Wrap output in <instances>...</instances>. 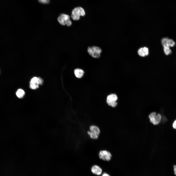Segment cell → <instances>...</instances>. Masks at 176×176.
I'll return each instance as SVG.
<instances>
[{"label": "cell", "mask_w": 176, "mask_h": 176, "mask_svg": "<svg viewBox=\"0 0 176 176\" xmlns=\"http://www.w3.org/2000/svg\"><path fill=\"white\" fill-rule=\"evenodd\" d=\"M85 14L84 9L81 7H78L74 8L72 11L71 17L75 21H77L80 19V16H84Z\"/></svg>", "instance_id": "1"}, {"label": "cell", "mask_w": 176, "mask_h": 176, "mask_svg": "<svg viewBox=\"0 0 176 176\" xmlns=\"http://www.w3.org/2000/svg\"><path fill=\"white\" fill-rule=\"evenodd\" d=\"M57 20L59 23L62 25H66L69 27L72 24V22L70 19L69 16L66 14H61L58 17Z\"/></svg>", "instance_id": "2"}, {"label": "cell", "mask_w": 176, "mask_h": 176, "mask_svg": "<svg viewBox=\"0 0 176 176\" xmlns=\"http://www.w3.org/2000/svg\"><path fill=\"white\" fill-rule=\"evenodd\" d=\"M150 122L154 125H157L160 122L162 118L161 115L159 113H156L155 112L151 113L149 115Z\"/></svg>", "instance_id": "3"}, {"label": "cell", "mask_w": 176, "mask_h": 176, "mask_svg": "<svg viewBox=\"0 0 176 176\" xmlns=\"http://www.w3.org/2000/svg\"><path fill=\"white\" fill-rule=\"evenodd\" d=\"M118 99L117 96L116 94H112L107 96L106 102L109 105L115 107L117 105L118 103L116 101Z\"/></svg>", "instance_id": "4"}, {"label": "cell", "mask_w": 176, "mask_h": 176, "mask_svg": "<svg viewBox=\"0 0 176 176\" xmlns=\"http://www.w3.org/2000/svg\"><path fill=\"white\" fill-rule=\"evenodd\" d=\"M99 156L100 159L105 161H109L111 159L112 155L109 151L106 150H102L99 151Z\"/></svg>", "instance_id": "5"}, {"label": "cell", "mask_w": 176, "mask_h": 176, "mask_svg": "<svg viewBox=\"0 0 176 176\" xmlns=\"http://www.w3.org/2000/svg\"><path fill=\"white\" fill-rule=\"evenodd\" d=\"M91 170L93 174L97 175H100L102 172L101 168L99 166L96 165H93L91 168Z\"/></svg>", "instance_id": "6"}, {"label": "cell", "mask_w": 176, "mask_h": 176, "mask_svg": "<svg viewBox=\"0 0 176 176\" xmlns=\"http://www.w3.org/2000/svg\"><path fill=\"white\" fill-rule=\"evenodd\" d=\"M138 53L140 56L144 57L146 56L149 54L148 49L146 47L141 48L138 50Z\"/></svg>", "instance_id": "7"}, {"label": "cell", "mask_w": 176, "mask_h": 176, "mask_svg": "<svg viewBox=\"0 0 176 176\" xmlns=\"http://www.w3.org/2000/svg\"><path fill=\"white\" fill-rule=\"evenodd\" d=\"M89 131L93 133L99 135L100 132L99 128L98 126L94 125H92L89 127Z\"/></svg>", "instance_id": "8"}, {"label": "cell", "mask_w": 176, "mask_h": 176, "mask_svg": "<svg viewBox=\"0 0 176 176\" xmlns=\"http://www.w3.org/2000/svg\"><path fill=\"white\" fill-rule=\"evenodd\" d=\"M75 75L77 78H80L83 76L84 72L82 69L79 68L75 69L74 71Z\"/></svg>", "instance_id": "9"}, {"label": "cell", "mask_w": 176, "mask_h": 176, "mask_svg": "<svg viewBox=\"0 0 176 176\" xmlns=\"http://www.w3.org/2000/svg\"><path fill=\"white\" fill-rule=\"evenodd\" d=\"M169 39L167 37H165L163 38L162 39L161 43L164 48L169 47L168 44Z\"/></svg>", "instance_id": "10"}, {"label": "cell", "mask_w": 176, "mask_h": 176, "mask_svg": "<svg viewBox=\"0 0 176 176\" xmlns=\"http://www.w3.org/2000/svg\"><path fill=\"white\" fill-rule=\"evenodd\" d=\"M25 94L24 91L22 89H18L16 92L17 96L19 98H23Z\"/></svg>", "instance_id": "11"}, {"label": "cell", "mask_w": 176, "mask_h": 176, "mask_svg": "<svg viewBox=\"0 0 176 176\" xmlns=\"http://www.w3.org/2000/svg\"><path fill=\"white\" fill-rule=\"evenodd\" d=\"M87 133L91 139L96 140L98 139L99 135L95 134L90 131H88L87 132Z\"/></svg>", "instance_id": "12"}, {"label": "cell", "mask_w": 176, "mask_h": 176, "mask_svg": "<svg viewBox=\"0 0 176 176\" xmlns=\"http://www.w3.org/2000/svg\"><path fill=\"white\" fill-rule=\"evenodd\" d=\"M93 51L100 54L102 52L101 49L99 47L96 46H93L91 47Z\"/></svg>", "instance_id": "13"}, {"label": "cell", "mask_w": 176, "mask_h": 176, "mask_svg": "<svg viewBox=\"0 0 176 176\" xmlns=\"http://www.w3.org/2000/svg\"><path fill=\"white\" fill-rule=\"evenodd\" d=\"M164 51L165 54L166 55H168L172 53V51L169 47L164 48Z\"/></svg>", "instance_id": "14"}, {"label": "cell", "mask_w": 176, "mask_h": 176, "mask_svg": "<svg viewBox=\"0 0 176 176\" xmlns=\"http://www.w3.org/2000/svg\"><path fill=\"white\" fill-rule=\"evenodd\" d=\"M91 56L93 58H99L100 57V54L93 51Z\"/></svg>", "instance_id": "15"}, {"label": "cell", "mask_w": 176, "mask_h": 176, "mask_svg": "<svg viewBox=\"0 0 176 176\" xmlns=\"http://www.w3.org/2000/svg\"><path fill=\"white\" fill-rule=\"evenodd\" d=\"M175 43L172 39H169L168 44L169 47H172L175 45Z\"/></svg>", "instance_id": "16"}, {"label": "cell", "mask_w": 176, "mask_h": 176, "mask_svg": "<svg viewBox=\"0 0 176 176\" xmlns=\"http://www.w3.org/2000/svg\"><path fill=\"white\" fill-rule=\"evenodd\" d=\"M30 87L33 89H35L39 87V85L37 84L30 83Z\"/></svg>", "instance_id": "17"}, {"label": "cell", "mask_w": 176, "mask_h": 176, "mask_svg": "<svg viewBox=\"0 0 176 176\" xmlns=\"http://www.w3.org/2000/svg\"><path fill=\"white\" fill-rule=\"evenodd\" d=\"M38 1L41 3L47 4L49 3L50 0H38Z\"/></svg>", "instance_id": "18"}, {"label": "cell", "mask_w": 176, "mask_h": 176, "mask_svg": "<svg viewBox=\"0 0 176 176\" xmlns=\"http://www.w3.org/2000/svg\"><path fill=\"white\" fill-rule=\"evenodd\" d=\"M87 51L89 54L90 55H91L93 52V50L91 47H89L87 49Z\"/></svg>", "instance_id": "19"}, {"label": "cell", "mask_w": 176, "mask_h": 176, "mask_svg": "<svg viewBox=\"0 0 176 176\" xmlns=\"http://www.w3.org/2000/svg\"><path fill=\"white\" fill-rule=\"evenodd\" d=\"M173 128L175 129H176V120L173 122L172 124Z\"/></svg>", "instance_id": "20"}, {"label": "cell", "mask_w": 176, "mask_h": 176, "mask_svg": "<svg viewBox=\"0 0 176 176\" xmlns=\"http://www.w3.org/2000/svg\"><path fill=\"white\" fill-rule=\"evenodd\" d=\"M174 173L176 176V165H174L173 166Z\"/></svg>", "instance_id": "21"}, {"label": "cell", "mask_w": 176, "mask_h": 176, "mask_svg": "<svg viewBox=\"0 0 176 176\" xmlns=\"http://www.w3.org/2000/svg\"><path fill=\"white\" fill-rule=\"evenodd\" d=\"M101 176H110L109 174L106 173H103Z\"/></svg>", "instance_id": "22"}]
</instances>
